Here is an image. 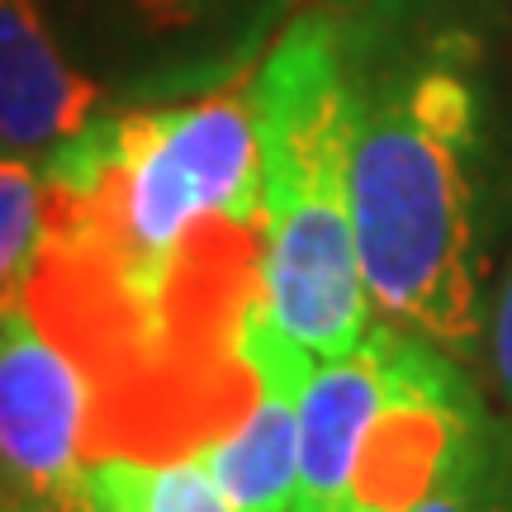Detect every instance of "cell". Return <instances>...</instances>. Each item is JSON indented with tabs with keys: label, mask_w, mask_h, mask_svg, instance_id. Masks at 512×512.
Segmentation results:
<instances>
[{
	"label": "cell",
	"mask_w": 512,
	"mask_h": 512,
	"mask_svg": "<svg viewBox=\"0 0 512 512\" xmlns=\"http://www.w3.org/2000/svg\"><path fill=\"white\" fill-rule=\"evenodd\" d=\"M38 166L24 304L91 384L86 460L200 456L261 389L242 351L266 252L252 76L95 114Z\"/></svg>",
	"instance_id": "obj_1"
},
{
	"label": "cell",
	"mask_w": 512,
	"mask_h": 512,
	"mask_svg": "<svg viewBox=\"0 0 512 512\" xmlns=\"http://www.w3.org/2000/svg\"><path fill=\"white\" fill-rule=\"evenodd\" d=\"M479 166L484 95L465 38L356 81L351 219L370 304L380 323L456 361L484 337Z\"/></svg>",
	"instance_id": "obj_2"
},
{
	"label": "cell",
	"mask_w": 512,
	"mask_h": 512,
	"mask_svg": "<svg viewBox=\"0 0 512 512\" xmlns=\"http://www.w3.org/2000/svg\"><path fill=\"white\" fill-rule=\"evenodd\" d=\"M261 143V304L266 318L313 361H337L375 328L356 219L351 133L356 81L347 38L328 15L294 19L252 72Z\"/></svg>",
	"instance_id": "obj_3"
},
{
	"label": "cell",
	"mask_w": 512,
	"mask_h": 512,
	"mask_svg": "<svg viewBox=\"0 0 512 512\" xmlns=\"http://www.w3.org/2000/svg\"><path fill=\"white\" fill-rule=\"evenodd\" d=\"M380 328L389 380L356 441L337 512H413L484 432L479 399L456 356L389 323Z\"/></svg>",
	"instance_id": "obj_4"
},
{
	"label": "cell",
	"mask_w": 512,
	"mask_h": 512,
	"mask_svg": "<svg viewBox=\"0 0 512 512\" xmlns=\"http://www.w3.org/2000/svg\"><path fill=\"white\" fill-rule=\"evenodd\" d=\"M91 384L19 299L0 309V512H86Z\"/></svg>",
	"instance_id": "obj_5"
},
{
	"label": "cell",
	"mask_w": 512,
	"mask_h": 512,
	"mask_svg": "<svg viewBox=\"0 0 512 512\" xmlns=\"http://www.w3.org/2000/svg\"><path fill=\"white\" fill-rule=\"evenodd\" d=\"M95 114L105 91L62 53L38 0H0V147L43 162Z\"/></svg>",
	"instance_id": "obj_6"
},
{
	"label": "cell",
	"mask_w": 512,
	"mask_h": 512,
	"mask_svg": "<svg viewBox=\"0 0 512 512\" xmlns=\"http://www.w3.org/2000/svg\"><path fill=\"white\" fill-rule=\"evenodd\" d=\"M86 512H233L200 456H100L81 475Z\"/></svg>",
	"instance_id": "obj_7"
},
{
	"label": "cell",
	"mask_w": 512,
	"mask_h": 512,
	"mask_svg": "<svg viewBox=\"0 0 512 512\" xmlns=\"http://www.w3.org/2000/svg\"><path fill=\"white\" fill-rule=\"evenodd\" d=\"M43 214H48L43 166L0 152V309L24 299L43 247Z\"/></svg>",
	"instance_id": "obj_8"
},
{
	"label": "cell",
	"mask_w": 512,
	"mask_h": 512,
	"mask_svg": "<svg viewBox=\"0 0 512 512\" xmlns=\"http://www.w3.org/2000/svg\"><path fill=\"white\" fill-rule=\"evenodd\" d=\"M413 512H512V446L484 422L456 470Z\"/></svg>",
	"instance_id": "obj_9"
},
{
	"label": "cell",
	"mask_w": 512,
	"mask_h": 512,
	"mask_svg": "<svg viewBox=\"0 0 512 512\" xmlns=\"http://www.w3.org/2000/svg\"><path fill=\"white\" fill-rule=\"evenodd\" d=\"M147 34H200L219 24H261L285 0H128Z\"/></svg>",
	"instance_id": "obj_10"
},
{
	"label": "cell",
	"mask_w": 512,
	"mask_h": 512,
	"mask_svg": "<svg viewBox=\"0 0 512 512\" xmlns=\"http://www.w3.org/2000/svg\"><path fill=\"white\" fill-rule=\"evenodd\" d=\"M489 366H494L503 399L512 403V266L503 275V285H498L494 313H489Z\"/></svg>",
	"instance_id": "obj_11"
}]
</instances>
